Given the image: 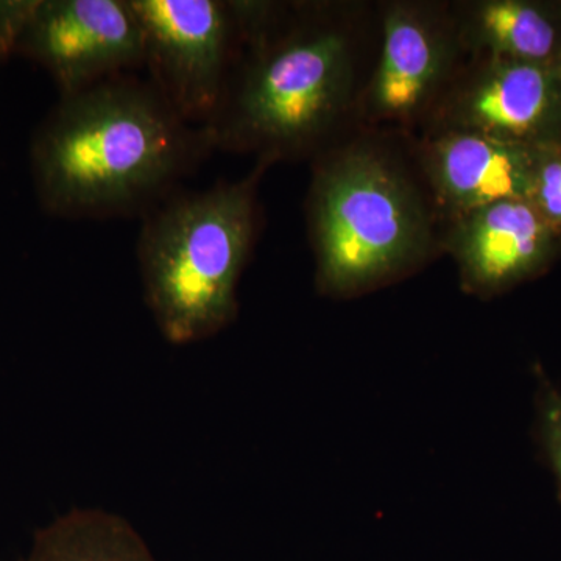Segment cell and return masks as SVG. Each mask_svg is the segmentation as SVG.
I'll list each match as a JSON object with an SVG mask.
<instances>
[{
  "instance_id": "obj_1",
  "label": "cell",
  "mask_w": 561,
  "mask_h": 561,
  "mask_svg": "<svg viewBox=\"0 0 561 561\" xmlns=\"http://www.w3.org/2000/svg\"><path fill=\"white\" fill-rule=\"evenodd\" d=\"M151 81L131 76L62 95L32 142L36 197L54 216H130L165 201L214 149Z\"/></svg>"
},
{
  "instance_id": "obj_2",
  "label": "cell",
  "mask_w": 561,
  "mask_h": 561,
  "mask_svg": "<svg viewBox=\"0 0 561 561\" xmlns=\"http://www.w3.org/2000/svg\"><path fill=\"white\" fill-rule=\"evenodd\" d=\"M236 11L245 54L208 127L214 146L268 161L311 149L348 105V33L309 14L276 21L267 3L236 2Z\"/></svg>"
},
{
  "instance_id": "obj_3",
  "label": "cell",
  "mask_w": 561,
  "mask_h": 561,
  "mask_svg": "<svg viewBox=\"0 0 561 561\" xmlns=\"http://www.w3.org/2000/svg\"><path fill=\"white\" fill-rule=\"evenodd\" d=\"M245 179L175 195L147 210L138 241L144 295L173 345L206 341L238 316V284L257 224V184Z\"/></svg>"
},
{
  "instance_id": "obj_4",
  "label": "cell",
  "mask_w": 561,
  "mask_h": 561,
  "mask_svg": "<svg viewBox=\"0 0 561 561\" xmlns=\"http://www.w3.org/2000/svg\"><path fill=\"white\" fill-rule=\"evenodd\" d=\"M309 220L317 287L332 297L375 289L430 250V217L419 192L371 149L345 150L321 164Z\"/></svg>"
},
{
  "instance_id": "obj_5",
  "label": "cell",
  "mask_w": 561,
  "mask_h": 561,
  "mask_svg": "<svg viewBox=\"0 0 561 561\" xmlns=\"http://www.w3.org/2000/svg\"><path fill=\"white\" fill-rule=\"evenodd\" d=\"M144 41L151 83L180 117L208 128L224 105L239 50L234 2L128 0Z\"/></svg>"
},
{
  "instance_id": "obj_6",
  "label": "cell",
  "mask_w": 561,
  "mask_h": 561,
  "mask_svg": "<svg viewBox=\"0 0 561 561\" xmlns=\"http://www.w3.org/2000/svg\"><path fill=\"white\" fill-rule=\"evenodd\" d=\"M16 54L46 69L62 98L142 66V32L128 0H38Z\"/></svg>"
},
{
  "instance_id": "obj_7",
  "label": "cell",
  "mask_w": 561,
  "mask_h": 561,
  "mask_svg": "<svg viewBox=\"0 0 561 561\" xmlns=\"http://www.w3.org/2000/svg\"><path fill=\"white\" fill-rule=\"evenodd\" d=\"M446 130L530 150L561 146V66L481 58L443 103Z\"/></svg>"
},
{
  "instance_id": "obj_8",
  "label": "cell",
  "mask_w": 561,
  "mask_h": 561,
  "mask_svg": "<svg viewBox=\"0 0 561 561\" xmlns=\"http://www.w3.org/2000/svg\"><path fill=\"white\" fill-rule=\"evenodd\" d=\"M461 286L493 297L540 276L561 254L560 239L527 198H512L457 217L448 238Z\"/></svg>"
},
{
  "instance_id": "obj_9",
  "label": "cell",
  "mask_w": 561,
  "mask_h": 561,
  "mask_svg": "<svg viewBox=\"0 0 561 561\" xmlns=\"http://www.w3.org/2000/svg\"><path fill=\"white\" fill-rule=\"evenodd\" d=\"M460 38L457 25L415 3L387 7L382 47L367 90L373 121H408L424 111L448 80Z\"/></svg>"
},
{
  "instance_id": "obj_10",
  "label": "cell",
  "mask_w": 561,
  "mask_h": 561,
  "mask_svg": "<svg viewBox=\"0 0 561 561\" xmlns=\"http://www.w3.org/2000/svg\"><path fill=\"white\" fill-rule=\"evenodd\" d=\"M541 150L461 130H443L424 164L435 194L456 217L491 203L527 198Z\"/></svg>"
},
{
  "instance_id": "obj_11",
  "label": "cell",
  "mask_w": 561,
  "mask_h": 561,
  "mask_svg": "<svg viewBox=\"0 0 561 561\" xmlns=\"http://www.w3.org/2000/svg\"><path fill=\"white\" fill-rule=\"evenodd\" d=\"M460 43L481 58L561 66V3L483 0L457 22Z\"/></svg>"
},
{
  "instance_id": "obj_12",
  "label": "cell",
  "mask_w": 561,
  "mask_h": 561,
  "mask_svg": "<svg viewBox=\"0 0 561 561\" xmlns=\"http://www.w3.org/2000/svg\"><path fill=\"white\" fill-rule=\"evenodd\" d=\"M22 561H157L149 546L121 516L73 508L36 530Z\"/></svg>"
},
{
  "instance_id": "obj_13",
  "label": "cell",
  "mask_w": 561,
  "mask_h": 561,
  "mask_svg": "<svg viewBox=\"0 0 561 561\" xmlns=\"http://www.w3.org/2000/svg\"><path fill=\"white\" fill-rule=\"evenodd\" d=\"M529 201L561 242V146L538 154Z\"/></svg>"
},
{
  "instance_id": "obj_14",
  "label": "cell",
  "mask_w": 561,
  "mask_h": 561,
  "mask_svg": "<svg viewBox=\"0 0 561 561\" xmlns=\"http://www.w3.org/2000/svg\"><path fill=\"white\" fill-rule=\"evenodd\" d=\"M538 437L561 496V391L546 386L538 402Z\"/></svg>"
},
{
  "instance_id": "obj_15",
  "label": "cell",
  "mask_w": 561,
  "mask_h": 561,
  "mask_svg": "<svg viewBox=\"0 0 561 561\" xmlns=\"http://www.w3.org/2000/svg\"><path fill=\"white\" fill-rule=\"evenodd\" d=\"M38 0H0V61L16 54L22 32Z\"/></svg>"
},
{
  "instance_id": "obj_16",
  "label": "cell",
  "mask_w": 561,
  "mask_h": 561,
  "mask_svg": "<svg viewBox=\"0 0 561 561\" xmlns=\"http://www.w3.org/2000/svg\"><path fill=\"white\" fill-rule=\"evenodd\" d=\"M561 3V2H560Z\"/></svg>"
}]
</instances>
